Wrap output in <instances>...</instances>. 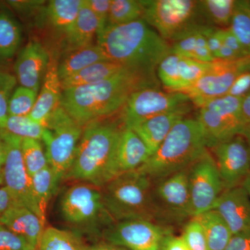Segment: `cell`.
<instances>
[{
    "label": "cell",
    "mask_w": 250,
    "mask_h": 250,
    "mask_svg": "<svg viewBox=\"0 0 250 250\" xmlns=\"http://www.w3.org/2000/svg\"><path fill=\"white\" fill-rule=\"evenodd\" d=\"M160 85L156 72L128 67L103 82L62 90V104L72 119L84 127L121 111L136 90Z\"/></svg>",
    "instance_id": "cell-1"
},
{
    "label": "cell",
    "mask_w": 250,
    "mask_h": 250,
    "mask_svg": "<svg viewBox=\"0 0 250 250\" xmlns=\"http://www.w3.org/2000/svg\"><path fill=\"white\" fill-rule=\"evenodd\" d=\"M97 44L111 62L129 68L156 72L171 52V45L143 19L106 26L97 36Z\"/></svg>",
    "instance_id": "cell-2"
},
{
    "label": "cell",
    "mask_w": 250,
    "mask_h": 250,
    "mask_svg": "<svg viewBox=\"0 0 250 250\" xmlns=\"http://www.w3.org/2000/svg\"><path fill=\"white\" fill-rule=\"evenodd\" d=\"M125 126L121 121H98L85 125L71 168L63 180L77 181L103 188L114 179L117 148Z\"/></svg>",
    "instance_id": "cell-3"
},
{
    "label": "cell",
    "mask_w": 250,
    "mask_h": 250,
    "mask_svg": "<svg viewBox=\"0 0 250 250\" xmlns=\"http://www.w3.org/2000/svg\"><path fill=\"white\" fill-rule=\"evenodd\" d=\"M205 130L197 119L178 122L157 150L138 169L152 182L188 169L207 151Z\"/></svg>",
    "instance_id": "cell-4"
},
{
    "label": "cell",
    "mask_w": 250,
    "mask_h": 250,
    "mask_svg": "<svg viewBox=\"0 0 250 250\" xmlns=\"http://www.w3.org/2000/svg\"><path fill=\"white\" fill-rule=\"evenodd\" d=\"M152 186V181L138 170L112 179L102 188L105 208L112 220H143L159 224Z\"/></svg>",
    "instance_id": "cell-5"
},
{
    "label": "cell",
    "mask_w": 250,
    "mask_h": 250,
    "mask_svg": "<svg viewBox=\"0 0 250 250\" xmlns=\"http://www.w3.org/2000/svg\"><path fill=\"white\" fill-rule=\"evenodd\" d=\"M62 217L76 232L98 235L114 223L104 204L103 190L92 184L78 182L67 189L60 201Z\"/></svg>",
    "instance_id": "cell-6"
},
{
    "label": "cell",
    "mask_w": 250,
    "mask_h": 250,
    "mask_svg": "<svg viewBox=\"0 0 250 250\" xmlns=\"http://www.w3.org/2000/svg\"><path fill=\"white\" fill-rule=\"evenodd\" d=\"M45 127L42 142L59 188L71 168L83 127L72 119L62 105L49 118Z\"/></svg>",
    "instance_id": "cell-7"
},
{
    "label": "cell",
    "mask_w": 250,
    "mask_h": 250,
    "mask_svg": "<svg viewBox=\"0 0 250 250\" xmlns=\"http://www.w3.org/2000/svg\"><path fill=\"white\" fill-rule=\"evenodd\" d=\"M143 19L166 41L172 42L200 24L198 1L143 0Z\"/></svg>",
    "instance_id": "cell-8"
},
{
    "label": "cell",
    "mask_w": 250,
    "mask_h": 250,
    "mask_svg": "<svg viewBox=\"0 0 250 250\" xmlns=\"http://www.w3.org/2000/svg\"><path fill=\"white\" fill-rule=\"evenodd\" d=\"M242 100L225 95L199 106L196 119L205 130L208 148L241 135L245 126L241 114Z\"/></svg>",
    "instance_id": "cell-9"
},
{
    "label": "cell",
    "mask_w": 250,
    "mask_h": 250,
    "mask_svg": "<svg viewBox=\"0 0 250 250\" xmlns=\"http://www.w3.org/2000/svg\"><path fill=\"white\" fill-rule=\"evenodd\" d=\"M189 168L153 182L152 199L158 223L179 224L192 218Z\"/></svg>",
    "instance_id": "cell-10"
},
{
    "label": "cell",
    "mask_w": 250,
    "mask_h": 250,
    "mask_svg": "<svg viewBox=\"0 0 250 250\" xmlns=\"http://www.w3.org/2000/svg\"><path fill=\"white\" fill-rule=\"evenodd\" d=\"M192 104L187 94L164 91L158 87L136 90L130 95L121 111V121L125 128L136 125L159 116Z\"/></svg>",
    "instance_id": "cell-11"
},
{
    "label": "cell",
    "mask_w": 250,
    "mask_h": 250,
    "mask_svg": "<svg viewBox=\"0 0 250 250\" xmlns=\"http://www.w3.org/2000/svg\"><path fill=\"white\" fill-rule=\"evenodd\" d=\"M0 138L6 147V159L2 169L4 187L9 190L14 204L29 208L45 223L46 218L36 203L31 177L23 161L21 150L22 139L4 129L0 130Z\"/></svg>",
    "instance_id": "cell-12"
},
{
    "label": "cell",
    "mask_w": 250,
    "mask_h": 250,
    "mask_svg": "<svg viewBox=\"0 0 250 250\" xmlns=\"http://www.w3.org/2000/svg\"><path fill=\"white\" fill-rule=\"evenodd\" d=\"M250 70V56L235 60H215L192 86L183 90L197 107L202 104L227 95L237 77Z\"/></svg>",
    "instance_id": "cell-13"
},
{
    "label": "cell",
    "mask_w": 250,
    "mask_h": 250,
    "mask_svg": "<svg viewBox=\"0 0 250 250\" xmlns=\"http://www.w3.org/2000/svg\"><path fill=\"white\" fill-rule=\"evenodd\" d=\"M191 216L211 210L225 188L214 157L207 151L189 167Z\"/></svg>",
    "instance_id": "cell-14"
},
{
    "label": "cell",
    "mask_w": 250,
    "mask_h": 250,
    "mask_svg": "<svg viewBox=\"0 0 250 250\" xmlns=\"http://www.w3.org/2000/svg\"><path fill=\"white\" fill-rule=\"evenodd\" d=\"M170 229L143 220L114 222L104 230V241L129 250H161Z\"/></svg>",
    "instance_id": "cell-15"
},
{
    "label": "cell",
    "mask_w": 250,
    "mask_h": 250,
    "mask_svg": "<svg viewBox=\"0 0 250 250\" xmlns=\"http://www.w3.org/2000/svg\"><path fill=\"white\" fill-rule=\"evenodd\" d=\"M224 188L241 185L250 173V147L241 135L211 148Z\"/></svg>",
    "instance_id": "cell-16"
},
{
    "label": "cell",
    "mask_w": 250,
    "mask_h": 250,
    "mask_svg": "<svg viewBox=\"0 0 250 250\" xmlns=\"http://www.w3.org/2000/svg\"><path fill=\"white\" fill-rule=\"evenodd\" d=\"M210 62H199L170 52L158 65L156 75L167 91L182 92L203 76Z\"/></svg>",
    "instance_id": "cell-17"
},
{
    "label": "cell",
    "mask_w": 250,
    "mask_h": 250,
    "mask_svg": "<svg viewBox=\"0 0 250 250\" xmlns=\"http://www.w3.org/2000/svg\"><path fill=\"white\" fill-rule=\"evenodd\" d=\"M48 52L38 41H31L20 52L15 63L17 82L21 86L39 92L48 68Z\"/></svg>",
    "instance_id": "cell-18"
},
{
    "label": "cell",
    "mask_w": 250,
    "mask_h": 250,
    "mask_svg": "<svg viewBox=\"0 0 250 250\" xmlns=\"http://www.w3.org/2000/svg\"><path fill=\"white\" fill-rule=\"evenodd\" d=\"M211 210L218 212L233 235L250 231V197L243 186L224 190Z\"/></svg>",
    "instance_id": "cell-19"
},
{
    "label": "cell",
    "mask_w": 250,
    "mask_h": 250,
    "mask_svg": "<svg viewBox=\"0 0 250 250\" xmlns=\"http://www.w3.org/2000/svg\"><path fill=\"white\" fill-rule=\"evenodd\" d=\"M0 223L27 242L32 250H39L45 223L32 210L14 204L0 218Z\"/></svg>",
    "instance_id": "cell-20"
},
{
    "label": "cell",
    "mask_w": 250,
    "mask_h": 250,
    "mask_svg": "<svg viewBox=\"0 0 250 250\" xmlns=\"http://www.w3.org/2000/svg\"><path fill=\"white\" fill-rule=\"evenodd\" d=\"M59 62L50 60L34 107L29 114L33 121L45 126L50 116L62 106V82L58 72Z\"/></svg>",
    "instance_id": "cell-21"
},
{
    "label": "cell",
    "mask_w": 250,
    "mask_h": 250,
    "mask_svg": "<svg viewBox=\"0 0 250 250\" xmlns=\"http://www.w3.org/2000/svg\"><path fill=\"white\" fill-rule=\"evenodd\" d=\"M191 109V104H189L174 111L153 117L131 129L134 131L146 144L151 156L164 142L174 125L185 118Z\"/></svg>",
    "instance_id": "cell-22"
},
{
    "label": "cell",
    "mask_w": 250,
    "mask_h": 250,
    "mask_svg": "<svg viewBox=\"0 0 250 250\" xmlns=\"http://www.w3.org/2000/svg\"><path fill=\"white\" fill-rule=\"evenodd\" d=\"M146 144L132 129L124 127L120 137L115 161L114 178L138 170L149 159Z\"/></svg>",
    "instance_id": "cell-23"
},
{
    "label": "cell",
    "mask_w": 250,
    "mask_h": 250,
    "mask_svg": "<svg viewBox=\"0 0 250 250\" xmlns=\"http://www.w3.org/2000/svg\"><path fill=\"white\" fill-rule=\"evenodd\" d=\"M111 62L98 44L65 51L58 64L61 80L78 73L83 69L99 62Z\"/></svg>",
    "instance_id": "cell-24"
},
{
    "label": "cell",
    "mask_w": 250,
    "mask_h": 250,
    "mask_svg": "<svg viewBox=\"0 0 250 250\" xmlns=\"http://www.w3.org/2000/svg\"><path fill=\"white\" fill-rule=\"evenodd\" d=\"M83 3V0H52L41 16L53 30L65 36L75 24Z\"/></svg>",
    "instance_id": "cell-25"
},
{
    "label": "cell",
    "mask_w": 250,
    "mask_h": 250,
    "mask_svg": "<svg viewBox=\"0 0 250 250\" xmlns=\"http://www.w3.org/2000/svg\"><path fill=\"white\" fill-rule=\"evenodd\" d=\"M100 30V21L83 0L75 24L65 36L66 50L92 45Z\"/></svg>",
    "instance_id": "cell-26"
},
{
    "label": "cell",
    "mask_w": 250,
    "mask_h": 250,
    "mask_svg": "<svg viewBox=\"0 0 250 250\" xmlns=\"http://www.w3.org/2000/svg\"><path fill=\"white\" fill-rule=\"evenodd\" d=\"M204 24L193 28L172 42L171 53L201 62H214L215 59L210 53L207 40L202 32V27Z\"/></svg>",
    "instance_id": "cell-27"
},
{
    "label": "cell",
    "mask_w": 250,
    "mask_h": 250,
    "mask_svg": "<svg viewBox=\"0 0 250 250\" xmlns=\"http://www.w3.org/2000/svg\"><path fill=\"white\" fill-rule=\"evenodd\" d=\"M127 67L113 62H97L72 76L61 80L62 90L91 85L108 80Z\"/></svg>",
    "instance_id": "cell-28"
},
{
    "label": "cell",
    "mask_w": 250,
    "mask_h": 250,
    "mask_svg": "<svg viewBox=\"0 0 250 250\" xmlns=\"http://www.w3.org/2000/svg\"><path fill=\"white\" fill-rule=\"evenodd\" d=\"M196 218L201 224L208 250H225L233 234L228 225L218 212L209 210Z\"/></svg>",
    "instance_id": "cell-29"
},
{
    "label": "cell",
    "mask_w": 250,
    "mask_h": 250,
    "mask_svg": "<svg viewBox=\"0 0 250 250\" xmlns=\"http://www.w3.org/2000/svg\"><path fill=\"white\" fill-rule=\"evenodd\" d=\"M22 39L21 24L7 10L0 11V62L14 57Z\"/></svg>",
    "instance_id": "cell-30"
},
{
    "label": "cell",
    "mask_w": 250,
    "mask_h": 250,
    "mask_svg": "<svg viewBox=\"0 0 250 250\" xmlns=\"http://www.w3.org/2000/svg\"><path fill=\"white\" fill-rule=\"evenodd\" d=\"M86 247L80 233L49 227L42 233L39 250H86Z\"/></svg>",
    "instance_id": "cell-31"
},
{
    "label": "cell",
    "mask_w": 250,
    "mask_h": 250,
    "mask_svg": "<svg viewBox=\"0 0 250 250\" xmlns=\"http://www.w3.org/2000/svg\"><path fill=\"white\" fill-rule=\"evenodd\" d=\"M236 0H200L199 14L207 25L220 29L229 27Z\"/></svg>",
    "instance_id": "cell-32"
},
{
    "label": "cell",
    "mask_w": 250,
    "mask_h": 250,
    "mask_svg": "<svg viewBox=\"0 0 250 250\" xmlns=\"http://www.w3.org/2000/svg\"><path fill=\"white\" fill-rule=\"evenodd\" d=\"M31 182L36 203L42 215L46 218L49 201L59 188L54 180L52 169L48 166L31 176Z\"/></svg>",
    "instance_id": "cell-33"
},
{
    "label": "cell",
    "mask_w": 250,
    "mask_h": 250,
    "mask_svg": "<svg viewBox=\"0 0 250 250\" xmlns=\"http://www.w3.org/2000/svg\"><path fill=\"white\" fill-rule=\"evenodd\" d=\"M143 11L142 1L111 0L107 25H122L143 19Z\"/></svg>",
    "instance_id": "cell-34"
},
{
    "label": "cell",
    "mask_w": 250,
    "mask_h": 250,
    "mask_svg": "<svg viewBox=\"0 0 250 250\" xmlns=\"http://www.w3.org/2000/svg\"><path fill=\"white\" fill-rule=\"evenodd\" d=\"M229 29L250 55V4L247 0H236Z\"/></svg>",
    "instance_id": "cell-35"
},
{
    "label": "cell",
    "mask_w": 250,
    "mask_h": 250,
    "mask_svg": "<svg viewBox=\"0 0 250 250\" xmlns=\"http://www.w3.org/2000/svg\"><path fill=\"white\" fill-rule=\"evenodd\" d=\"M44 147L42 141L39 140L22 139L21 150L23 161L30 177L49 166Z\"/></svg>",
    "instance_id": "cell-36"
},
{
    "label": "cell",
    "mask_w": 250,
    "mask_h": 250,
    "mask_svg": "<svg viewBox=\"0 0 250 250\" xmlns=\"http://www.w3.org/2000/svg\"><path fill=\"white\" fill-rule=\"evenodd\" d=\"M46 127L31 120L29 116H9L4 130L22 139L42 141Z\"/></svg>",
    "instance_id": "cell-37"
},
{
    "label": "cell",
    "mask_w": 250,
    "mask_h": 250,
    "mask_svg": "<svg viewBox=\"0 0 250 250\" xmlns=\"http://www.w3.org/2000/svg\"><path fill=\"white\" fill-rule=\"evenodd\" d=\"M39 92L17 87L10 98L8 113L9 116H28L34 107Z\"/></svg>",
    "instance_id": "cell-38"
},
{
    "label": "cell",
    "mask_w": 250,
    "mask_h": 250,
    "mask_svg": "<svg viewBox=\"0 0 250 250\" xmlns=\"http://www.w3.org/2000/svg\"><path fill=\"white\" fill-rule=\"evenodd\" d=\"M16 77L0 70V130L4 129L9 118L8 108L10 98L16 89Z\"/></svg>",
    "instance_id": "cell-39"
},
{
    "label": "cell",
    "mask_w": 250,
    "mask_h": 250,
    "mask_svg": "<svg viewBox=\"0 0 250 250\" xmlns=\"http://www.w3.org/2000/svg\"><path fill=\"white\" fill-rule=\"evenodd\" d=\"M181 237L189 250H208L205 231L196 218L186 224Z\"/></svg>",
    "instance_id": "cell-40"
},
{
    "label": "cell",
    "mask_w": 250,
    "mask_h": 250,
    "mask_svg": "<svg viewBox=\"0 0 250 250\" xmlns=\"http://www.w3.org/2000/svg\"><path fill=\"white\" fill-rule=\"evenodd\" d=\"M6 2L16 13L25 17L42 14L47 4L43 0H9Z\"/></svg>",
    "instance_id": "cell-41"
},
{
    "label": "cell",
    "mask_w": 250,
    "mask_h": 250,
    "mask_svg": "<svg viewBox=\"0 0 250 250\" xmlns=\"http://www.w3.org/2000/svg\"><path fill=\"white\" fill-rule=\"evenodd\" d=\"M0 250H32L27 242L0 223Z\"/></svg>",
    "instance_id": "cell-42"
},
{
    "label": "cell",
    "mask_w": 250,
    "mask_h": 250,
    "mask_svg": "<svg viewBox=\"0 0 250 250\" xmlns=\"http://www.w3.org/2000/svg\"><path fill=\"white\" fill-rule=\"evenodd\" d=\"M85 2L100 21L99 33L101 32L107 25L111 0H85Z\"/></svg>",
    "instance_id": "cell-43"
},
{
    "label": "cell",
    "mask_w": 250,
    "mask_h": 250,
    "mask_svg": "<svg viewBox=\"0 0 250 250\" xmlns=\"http://www.w3.org/2000/svg\"><path fill=\"white\" fill-rule=\"evenodd\" d=\"M250 91V70L237 77L227 95L243 98Z\"/></svg>",
    "instance_id": "cell-44"
},
{
    "label": "cell",
    "mask_w": 250,
    "mask_h": 250,
    "mask_svg": "<svg viewBox=\"0 0 250 250\" xmlns=\"http://www.w3.org/2000/svg\"><path fill=\"white\" fill-rule=\"evenodd\" d=\"M218 32L224 45L232 49L242 57L250 56L246 52V49L241 45V42L234 36V34L230 30L229 28H225V29L219 28Z\"/></svg>",
    "instance_id": "cell-45"
},
{
    "label": "cell",
    "mask_w": 250,
    "mask_h": 250,
    "mask_svg": "<svg viewBox=\"0 0 250 250\" xmlns=\"http://www.w3.org/2000/svg\"><path fill=\"white\" fill-rule=\"evenodd\" d=\"M225 250H250V231L233 235Z\"/></svg>",
    "instance_id": "cell-46"
},
{
    "label": "cell",
    "mask_w": 250,
    "mask_h": 250,
    "mask_svg": "<svg viewBox=\"0 0 250 250\" xmlns=\"http://www.w3.org/2000/svg\"><path fill=\"white\" fill-rule=\"evenodd\" d=\"M161 250H189L182 237L174 236L172 232L166 235Z\"/></svg>",
    "instance_id": "cell-47"
},
{
    "label": "cell",
    "mask_w": 250,
    "mask_h": 250,
    "mask_svg": "<svg viewBox=\"0 0 250 250\" xmlns=\"http://www.w3.org/2000/svg\"><path fill=\"white\" fill-rule=\"evenodd\" d=\"M14 204V199L6 187H0V218Z\"/></svg>",
    "instance_id": "cell-48"
},
{
    "label": "cell",
    "mask_w": 250,
    "mask_h": 250,
    "mask_svg": "<svg viewBox=\"0 0 250 250\" xmlns=\"http://www.w3.org/2000/svg\"><path fill=\"white\" fill-rule=\"evenodd\" d=\"M241 114L243 124L250 123V91L243 98L241 103Z\"/></svg>",
    "instance_id": "cell-49"
},
{
    "label": "cell",
    "mask_w": 250,
    "mask_h": 250,
    "mask_svg": "<svg viewBox=\"0 0 250 250\" xmlns=\"http://www.w3.org/2000/svg\"><path fill=\"white\" fill-rule=\"evenodd\" d=\"M86 250H129L126 248H123L106 241L97 242L86 247Z\"/></svg>",
    "instance_id": "cell-50"
},
{
    "label": "cell",
    "mask_w": 250,
    "mask_h": 250,
    "mask_svg": "<svg viewBox=\"0 0 250 250\" xmlns=\"http://www.w3.org/2000/svg\"><path fill=\"white\" fill-rule=\"evenodd\" d=\"M5 159H6V147H5L4 143L0 138V172L2 171Z\"/></svg>",
    "instance_id": "cell-51"
},
{
    "label": "cell",
    "mask_w": 250,
    "mask_h": 250,
    "mask_svg": "<svg viewBox=\"0 0 250 250\" xmlns=\"http://www.w3.org/2000/svg\"><path fill=\"white\" fill-rule=\"evenodd\" d=\"M241 135L246 140L250 147V123L244 126L243 131H241Z\"/></svg>",
    "instance_id": "cell-52"
},
{
    "label": "cell",
    "mask_w": 250,
    "mask_h": 250,
    "mask_svg": "<svg viewBox=\"0 0 250 250\" xmlns=\"http://www.w3.org/2000/svg\"><path fill=\"white\" fill-rule=\"evenodd\" d=\"M241 185L246 188L250 197V173L247 176L246 178L243 180Z\"/></svg>",
    "instance_id": "cell-53"
},
{
    "label": "cell",
    "mask_w": 250,
    "mask_h": 250,
    "mask_svg": "<svg viewBox=\"0 0 250 250\" xmlns=\"http://www.w3.org/2000/svg\"><path fill=\"white\" fill-rule=\"evenodd\" d=\"M4 184V179H3V174L2 171L0 172V186L3 185Z\"/></svg>",
    "instance_id": "cell-54"
},
{
    "label": "cell",
    "mask_w": 250,
    "mask_h": 250,
    "mask_svg": "<svg viewBox=\"0 0 250 250\" xmlns=\"http://www.w3.org/2000/svg\"></svg>",
    "instance_id": "cell-55"
}]
</instances>
